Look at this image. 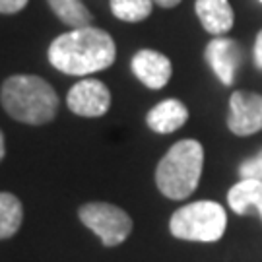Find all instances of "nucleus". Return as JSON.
Returning <instances> with one entry per match:
<instances>
[{
  "mask_svg": "<svg viewBox=\"0 0 262 262\" xmlns=\"http://www.w3.org/2000/svg\"><path fill=\"white\" fill-rule=\"evenodd\" d=\"M117 47L113 37L99 28L84 26L66 31L51 43L49 62L62 74L88 76L115 62Z\"/></svg>",
  "mask_w": 262,
  "mask_h": 262,
  "instance_id": "1",
  "label": "nucleus"
},
{
  "mask_svg": "<svg viewBox=\"0 0 262 262\" xmlns=\"http://www.w3.org/2000/svg\"><path fill=\"white\" fill-rule=\"evenodd\" d=\"M0 103L12 119L26 124H47L56 117L58 95L47 80L31 74H16L4 80Z\"/></svg>",
  "mask_w": 262,
  "mask_h": 262,
  "instance_id": "2",
  "label": "nucleus"
},
{
  "mask_svg": "<svg viewBox=\"0 0 262 262\" xmlns=\"http://www.w3.org/2000/svg\"><path fill=\"white\" fill-rule=\"evenodd\" d=\"M204 165V148L196 140H181L173 144L156 169V185L163 196L185 200L200 183Z\"/></svg>",
  "mask_w": 262,
  "mask_h": 262,
  "instance_id": "3",
  "label": "nucleus"
},
{
  "mask_svg": "<svg viewBox=\"0 0 262 262\" xmlns=\"http://www.w3.org/2000/svg\"><path fill=\"white\" fill-rule=\"evenodd\" d=\"M227 214L222 204L212 200H200L179 208L169 220V231L173 237L196 243H215L225 233Z\"/></svg>",
  "mask_w": 262,
  "mask_h": 262,
  "instance_id": "4",
  "label": "nucleus"
},
{
  "mask_svg": "<svg viewBox=\"0 0 262 262\" xmlns=\"http://www.w3.org/2000/svg\"><path fill=\"white\" fill-rule=\"evenodd\" d=\"M82 224L92 229L105 247H117L132 231V220L122 208L107 202H90L78 210Z\"/></svg>",
  "mask_w": 262,
  "mask_h": 262,
  "instance_id": "5",
  "label": "nucleus"
},
{
  "mask_svg": "<svg viewBox=\"0 0 262 262\" xmlns=\"http://www.w3.org/2000/svg\"><path fill=\"white\" fill-rule=\"evenodd\" d=\"M66 105L74 115L80 117H103L111 107V92L103 82L88 78L70 88L66 95Z\"/></svg>",
  "mask_w": 262,
  "mask_h": 262,
  "instance_id": "6",
  "label": "nucleus"
},
{
  "mask_svg": "<svg viewBox=\"0 0 262 262\" xmlns=\"http://www.w3.org/2000/svg\"><path fill=\"white\" fill-rule=\"evenodd\" d=\"M227 126L237 136H251L262 130V95L235 92L229 99Z\"/></svg>",
  "mask_w": 262,
  "mask_h": 262,
  "instance_id": "7",
  "label": "nucleus"
},
{
  "mask_svg": "<svg viewBox=\"0 0 262 262\" xmlns=\"http://www.w3.org/2000/svg\"><path fill=\"white\" fill-rule=\"evenodd\" d=\"M208 64L214 70V74L220 78L224 85H231L235 82L237 68L241 64V47L233 39L217 37L208 43L204 51Z\"/></svg>",
  "mask_w": 262,
  "mask_h": 262,
  "instance_id": "8",
  "label": "nucleus"
},
{
  "mask_svg": "<svg viewBox=\"0 0 262 262\" xmlns=\"http://www.w3.org/2000/svg\"><path fill=\"white\" fill-rule=\"evenodd\" d=\"M132 72L150 90H161L171 80V60L151 49H142L132 56Z\"/></svg>",
  "mask_w": 262,
  "mask_h": 262,
  "instance_id": "9",
  "label": "nucleus"
},
{
  "mask_svg": "<svg viewBox=\"0 0 262 262\" xmlns=\"http://www.w3.org/2000/svg\"><path fill=\"white\" fill-rule=\"evenodd\" d=\"M196 16L212 35H225L233 28V8L229 0H196Z\"/></svg>",
  "mask_w": 262,
  "mask_h": 262,
  "instance_id": "10",
  "label": "nucleus"
},
{
  "mask_svg": "<svg viewBox=\"0 0 262 262\" xmlns=\"http://www.w3.org/2000/svg\"><path fill=\"white\" fill-rule=\"evenodd\" d=\"M188 121V109L179 99H165L158 103L146 117V122L158 134H171Z\"/></svg>",
  "mask_w": 262,
  "mask_h": 262,
  "instance_id": "11",
  "label": "nucleus"
},
{
  "mask_svg": "<svg viewBox=\"0 0 262 262\" xmlns=\"http://www.w3.org/2000/svg\"><path fill=\"white\" fill-rule=\"evenodd\" d=\"M227 202L235 214L245 215L254 210L262 215V181L241 179L237 185L229 188Z\"/></svg>",
  "mask_w": 262,
  "mask_h": 262,
  "instance_id": "12",
  "label": "nucleus"
},
{
  "mask_svg": "<svg viewBox=\"0 0 262 262\" xmlns=\"http://www.w3.org/2000/svg\"><path fill=\"white\" fill-rule=\"evenodd\" d=\"M47 2L56 18L72 29L90 26V21L94 19L92 12L85 8L82 0H47Z\"/></svg>",
  "mask_w": 262,
  "mask_h": 262,
  "instance_id": "13",
  "label": "nucleus"
},
{
  "mask_svg": "<svg viewBox=\"0 0 262 262\" xmlns=\"http://www.w3.org/2000/svg\"><path fill=\"white\" fill-rule=\"evenodd\" d=\"M24 206L18 196L10 192H0V239H8L21 225Z\"/></svg>",
  "mask_w": 262,
  "mask_h": 262,
  "instance_id": "14",
  "label": "nucleus"
},
{
  "mask_svg": "<svg viewBox=\"0 0 262 262\" xmlns=\"http://www.w3.org/2000/svg\"><path fill=\"white\" fill-rule=\"evenodd\" d=\"M151 2L154 0H111V12L121 21L136 24L151 14Z\"/></svg>",
  "mask_w": 262,
  "mask_h": 262,
  "instance_id": "15",
  "label": "nucleus"
},
{
  "mask_svg": "<svg viewBox=\"0 0 262 262\" xmlns=\"http://www.w3.org/2000/svg\"><path fill=\"white\" fill-rule=\"evenodd\" d=\"M239 175H241V179H256V181H262V150L254 158L247 159V161L241 163Z\"/></svg>",
  "mask_w": 262,
  "mask_h": 262,
  "instance_id": "16",
  "label": "nucleus"
},
{
  "mask_svg": "<svg viewBox=\"0 0 262 262\" xmlns=\"http://www.w3.org/2000/svg\"><path fill=\"white\" fill-rule=\"evenodd\" d=\"M29 0H0V14H16L26 8Z\"/></svg>",
  "mask_w": 262,
  "mask_h": 262,
  "instance_id": "17",
  "label": "nucleus"
},
{
  "mask_svg": "<svg viewBox=\"0 0 262 262\" xmlns=\"http://www.w3.org/2000/svg\"><path fill=\"white\" fill-rule=\"evenodd\" d=\"M254 64L262 70V31L256 35V41H254Z\"/></svg>",
  "mask_w": 262,
  "mask_h": 262,
  "instance_id": "18",
  "label": "nucleus"
},
{
  "mask_svg": "<svg viewBox=\"0 0 262 262\" xmlns=\"http://www.w3.org/2000/svg\"><path fill=\"white\" fill-rule=\"evenodd\" d=\"M158 6H161V8H175L181 0H154Z\"/></svg>",
  "mask_w": 262,
  "mask_h": 262,
  "instance_id": "19",
  "label": "nucleus"
},
{
  "mask_svg": "<svg viewBox=\"0 0 262 262\" xmlns=\"http://www.w3.org/2000/svg\"><path fill=\"white\" fill-rule=\"evenodd\" d=\"M4 154H6V144H4V134L0 130V161L4 158Z\"/></svg>",
  "mask_w": 262,
  "mask_h": 262,
  "instance_id": "20",
  "label": "nucleus"
},
{
  "mask_svg": "<svg viewBox=\"0 0 262 262\" xmlns=\"http://www.w3.org/2000/svg\"><path fill=\"white\" fill-rule=\"evenodd\" d=\"M260 2H262V0H260Z\"/></svg>",
  "mask_w": 262,
  "mask_h": 262,
  "instance_id": "21",
  "label": "nucleus"
}]
</instances>
